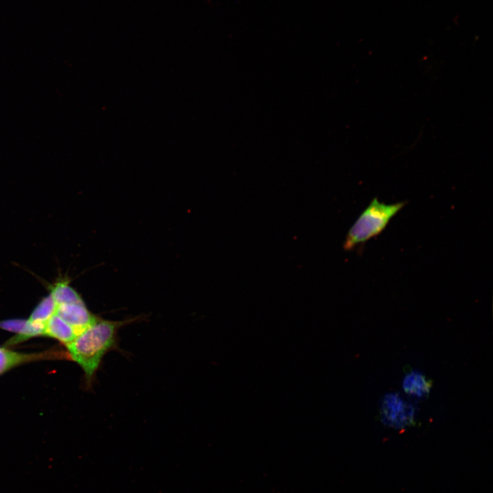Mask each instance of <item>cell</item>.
<instances>
[{
	"label": "cell",
	"mask_w": 493,
	"mask_h": 493,
	"mask_svg": "<svg viewBox=\"0 0 493 493\" xmlns=\"http://www.w3.org/2000/svg\"><path fill=\"white\" fill-rule=\"evenodd\" d=\"M137 319L113 321L98 317L66 344L71 358L83 369L88 384L91 383L105 354L116 348L118 330Z\"/></svg>",
	"instance_id": "1"
},
{
	"label": "cell",
	"mask_w": 493,
	"mask_h": 493,
	"mask_svg": "<svg viewBox=\"0 0 493 493\" xmlns=\"http://www.w3.org/2000/svg\"><path fill=\"white\" fill-rule=\"evenodd\" d=\"M405 205V202L387 204L374 198L349 229L343 244L344 249L352 251L379 235Z\"/></svg>",
	"instance_id": "2"
},
{
	"label": "cell",
	"mask_w": 493,
	"mask_h": 493,
	"mask_svg": "<svg viewBox=\"0 0 493 493\" xmlns=\"http://www.w3.org/2000/svg\"><path fill=\"white\" fill-rule=\"evenodd\" d=\"M381 422L394 429H401L415 424L416 407L397 392L383 396L380 403Z\"/></svg>",
	"instance_id": "3"
},
{
	"label": "cell",
	"mask_w": 493,
	"mask_h": 493,
	"mask_svg": "<svg viewBox=\"0 0 493 493\" xmlns=\"http://www.w3.org/2000/svg\"><path fill=\"white\" fill-rule=\"evenodd\" d=\"M55 314L70 325L77 335L98 318L88 310L84 302L57 305Z\"/></svg>",
	"instance_id": "4"
},
{
	"label": "cell",
	"mask_w": 493,
	"mask_h": 493,
	"mask_svg": "<svg viewBox=\"0 0 493 493\" xmlns=\"http://www.w3.org/2000/svg\"><path fill=\"white\" fill-rule=\"evenodd\" d=\"M0 328L18 334L8 340V344H14L37 336H45V325L32 323L29 320H2L0 321Z\"/></svg>",
	"instance_id": "5"
},
{
	"label": "cell",
	"mask_w": 493,
	"mask_h": 493,
	"mask_svg": "<svg viewBox=\"0 0 493 493\" xmlns=\"http://www.w3.org/2000/svg\"><path fill=\"white\" fill-rule=\"evenodd\" d=\"M431 388V380L418 371H412L407 373L403 381L404 392L418 400L427 399Z\"/></svg>",
	"instance_id": "6"
},
{
	"label": "cell",
	"mask_w": 493,
	"mask_h": 493,
	"mask_svg": "<svg viewBox=\"0 0 493 493\" xmlns=\"http://www.w3.org/2000/svg\"><path fill=\"white\" fill-rule=\"evenodd\" d=\"M45 336L55 338L67 344L76 338L77 333L62 318L54 314L45 323Z\"/></svg>",
	"instance_id": "7"
},
{
	"label": "cell",
	"mask_w": 493,
	"mask_h": 493,
	"mask_svg": "<svg viewBox=\"0 0 493 493\" xmlns=\"http://www.w3.org/2000/svg\"><path fill=\"white\" fill-rule=\"evenodd\" d=\"M50 294L57 305L84 302L78 292L66 280L59 281L51 286Z\"/></svg>",
	"instance_id": "8"
},
{
	"label": "cell",
	"mask_w": 493,
	"mask_h": 493,
	"mask_svg": "<svg viewBox=\"0 0 493 493\" xmlns=\"http://www.w3.org/2000/svg\"><path fill=\"white\" fill-rule=\"evenodd\" d=\"M42 354H26L0 348V374L25 362L43 357Z\"/></svg>",
	"instance_id": "9"
},
{
	"label": "cell",
	"mask_w": 493,
	"mask_h": 493,
	"mask_svg": "<svg viewBox=\"0 0 493 493\" xmlns=\"http://www.w3.org/2000/svg\"><path fill=\"white\" fill-rule=\"evenodd\" d=\"M56 308L57 304L49 294L38 304L28 320L32 323L45 325L55 314Z\"/></svg>",
	"instance_id": "10"
}]
</instances>
